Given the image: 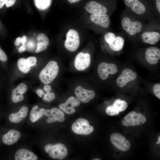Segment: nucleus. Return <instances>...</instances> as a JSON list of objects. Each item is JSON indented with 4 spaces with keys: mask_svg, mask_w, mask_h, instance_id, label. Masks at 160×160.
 <instances>
[{
    "mask_svg": "<svg viewBox=\"0 0 160 160\" xmlns=\"http://www.w3.org/2000/svg\"><path fill=\"white\" fill-rule=\"evenodd\" d=\"M59 71V68L57 62L51 61L40 72L39 79L42 83L49 84L57 77Z\"/></svg>",
    "mask_w": 160,
    "mask_h": 160,
    "instance_id": "f257e3e1",
    "label": "nucleus"
},
{
    "mask_svg": "<svg viewBox=\"0 0 160 160\" xmlns=\"http://www.w3.org/2000/svg\"><path fill=\"white\" fill-rule=\"evenodd\" d=\"M44 150L49 153V156L53 159L63 160L68 154V150L66 146L61 143L54 145L48 144L45 146Z\"/></svg>",
    "mask_w": 160,
    "mask_h": 160,
    "instance_id": "f03ea898",
    "label": "nucleus"
},
{
    "mask_svg": "<svg viewBox=\"0 0 160 160\" xmlns=\"http://www.w3.org/2000/svg\"><path fill=\"white\" fill-rule=\"evenodd\" d=\"M146 121V119L144 116L140 113L132 111L124 117L122 124L126 127L135 126L143 124Z\"/></svg>",
    "mask_w": 160,
    "mask_h": 160,
    "instance_id": "7ed1b4c3",
    "label": "nucleus"
},
{
    "mask_svg": "<svg viewBox=\"0 0 160 160\" xmlns=\"http://www.w3.org/2000/svg\"><path fill=\"white\" fill-rule=\"evenodd\" d=\"M71 129L75 133L82 135H89L94 130L87 119L81 118L78 119L73 124Z\"/></svg>",
    "mask_w": 160,
    "mask_h": 160,
    "instance_id": "20e7f679",
    "label": "nucleus"
},
{
    "mask_svg": "<svg viewBox=\"0 0 160 160\" xmlns=\"http://www.w3.org/2000/svg\"><path fill=\"white\" fill-rule=\"evenodd\" d=\"M66 37L64 43L65 48L71 52L76 51L80 44V39L78 32L74 29H70L66 34Z\"/></svg>",
    "mask_w": 160,
    "mask_h": 160,
    "instance_id": "39448f33",
    "label": "nucleus"
},
{
    "mask_svg": "<svg viewBox=\"0 0 160 160\" xmlns=\"http://www.w3.org/2000/svg\"><path fill=\"white\" fill-rule=\"evenodd\" d=\"M111 140L113 145L118 149L124 151L129 150L131 147L129 141L123 135L115 133L111 136Z\"/></svg>",
    "mask_w": 160,
    "mask_h": 160,
    "instance_id": "423d86ee",
    "label": "nucleus"
},
{
    "mask_svg": "<svg viewBox=\"0 0 160 160\" xmlns=\"http://www.w3.org/2000/svg\"><path fill=\"white\" fill-rule=\"evenodd\" d=\"M123 29L129 35L133 36L140 32L142 28V25L138 21H131L129 18L126 17L121 21Z\"/></svg>",
    "mask_w": 160,
    "mask_h": 160,
    "instance_id": "0eeeda50",
    "label": "nucleus"
},
{
    "mask_svg": "<svg viewBox=\"0 0 160 160\" xmlns=\"http://www.w3.org/2000/svg\"><path fill=\"white\" fill-rule=\"evenodd\" d=\"M118 71L116 65L113 63H108L105 62L100 63L97 67V72L100 78L102 79H106L108 75L114 74Z\"/></svg>",
    "mask_w": 160,
    "mask_h": 160,
    "instance_id": "6e6552de",
    "label": "nucleus"
},
{
    "mask_svg": "<svg viewBox=\"0 0 160 160\" xmlns=\"http://www.w3.org/2000/svg\"><path fill=\"white\" fill-rule=\"evenodd\" d=\"M90 64V56L88 53H79L76 55L74 61V66L79 71L87 69Z\"/></svg>",
    "mask_w": 160,
    "mask_h": 160,
    "instance_id": "1a4fd4ad",
    "label": "nucleus"
},
{
    "mask_svg": "<svg viewBox=\"0 0 160 160\" xmlns=\"http://www.w3.org/2000/svg\"><path fill=\"white\" fill-rule=\"evenodd\" d=\"M137 75L136 73L131 69L126 68L117 78V85L119 87H123L128 82L134 80Z\"/></svg>",
    "mask_w": 160,
    "mask_h": 160,
    "instance_id": "9d476101",
    "label": "nucleus"
},
{
    "mask_svg": "<svg viewBox=\"0 0 160 160\" xmlns=\"http://www.w3.org/2000/svg\"><path fill=\"white\" fill-rule=\"evenodd\" d=\"M80 103V102L78 98L71 96L68 98L65 103L60 104L59 108L65 113L71 114L76 111L74 108L79 106Z\"/></svg>",
    "mask_w": 160,
    "mask_h": 160,
    "instance_id": "9b49d317",
    "label": "nucleus"
},
{
    "mask_svg": "<svg viewBox=\"0 0 160 160\" xmlns=\"http://www.w3.org/2000/svg\"><path fill=\"white\" fill-rule=\"evenodd\" d=\"M75 94L79 100L84 103L88 102L95 96V93L93 91L85 89L81 86L76 87Z\"/></svg>",
    "mask_w": 160,
    "mask_h": 160,
    "instance_id": "f8f14e48",
    "label": "nucleus"
},
{
    "mask_svg": "<svg viewBox=\"0 0 160 160\" xmlns=\"http://www.w3.org/2000/svg\"><path fill=\"white\" fill-rule=\"evenodd\" d=\"M20 137L21 134L19 131L11 129L1 136V140L4 144L10 145L17 142Z\"/></svg>",
    "mask_w": 160,
    "mask_h": 160,
    "instance_id": "ddd939ff",
    "label": "nucleus"
},
{
    "mask_svg": "<svg viewBox=\"0 0 160 160\" xmlns=\"http://www.w3.org/2000/svg\"><path fill=\"white\" fill-rule=\"evenodd\" d=\"M147 62L151 64L157 63L160 58V50L156 47H151L147 48L145 52Z\"/></svg>",
    "mask_w": 160,
    "mask_h": 160,
    "instance_id": "4468645a",
    "label": "nucleus"
},
{
    "mask_svg": "<svg viewBox=\"0 0 160 160\" xmlns=\"http://www.w3.org/2000/svg\"><path fill=\"white\" fill-rule=\"evenodd\" d=\"M84 8L87 11L92 14H105L107 12L105 6L95 1L88 2Z\"/></svg>",
    "mask_w": 160,
    "mask_h": 160,
    "instance_id": "2eb2a0df",
    "label": "nucleus"
},
{
    "mask_svg": "<svg viewBox=\"0 0 160 160\" xmlns=\"http://www.w3.org/2000/svg\"><path fill=\"white\" fill-rule=\"evenodd\" d=\"M124 1L126 6L137 14L141 15L145 12L144 5L139 0H124Z\"/></svg>",
    "mask_w": 160,
    "mask_h": 160,
    "instance_id": "dca6fc26",
    "label": "nucleus"
},
{
    "mask_svg": "<svg viewBox=\"0 0 160 160\" xmlns=\"http://www.w3.org/2000/svg\"><path fill=\"white\" fill-rule=\"evenodd\" d=\"M90 18L92 21L101 27L106 28L109 25V18L105 14H92Z\"/></svg>",
    "mask_w": 160,
    "mask_h": 160,
    "instance_id": "f3484780",
    "label": "nucleus"
},
{
    "mask_svg": "<svg viewBox=\"0 0 160 160\" xmlns=\"http://www.w3.org/2000/svg\"><path fill=\"white\" fill-rule=\"evenodd\" d=\"M16 160H37V157L33 152L24 148L18 150L15 155Z\"/></svg>",
    "mask_w": 160,
    "mask_h": 160,
    "instance_id": "a211bd4d",
    "label": "nucleus"
},
{
    "mask_svg": "<svg viewBox=\"0 0 160 160\" xmlns=\"http://www.w3.org/2000/svg\"><path fill=\"white\" fill-rule=\"evenodd\" d=\"M64 116V114L61 110L57 108H53L50 110V115L46 121L49 123L57 121L62 122L65 120Z\"/></svg>",
    "mask_w": 160,
    "mask_h": 160,
    "instance_id": "6ab92c4d",
    "label": "nucleus"
},
{
    "mask_svg": "<svg viewBox=\"0 0 160 160\" xmlns=\"http://www.w3.org/2000/svg\"><path fill=\"white\" fill-rule=\"evenodd\" d=\"M28 111V108L23 106L17 112L10 114L8 116V119L11 123H19L27 116Z\"/></svg>",
    "mask_w": 160,
    "mask_h": 160,
    "instance_id": "aec40b11",
    "label": "nucleus"
},
{
    "mask_svg": "<svg viewBox=\"0 0 160 160\" xmlns=\"http://www.w3.org/2000/svg\"><path fill=\"white\" fill-rule=\"evenodd\" d=\"M143 41L150 44H154L158 42L160 39V34L156 32H147L142 35Z\"/></svg>",
    "mask_w": 160,
    "mask_h": 160,
    "instance_id": "412c9836",
    "label": "nucleus"
},
{
    "mask_svg": "<svg viewBox=\"0 0 160 160\" xmlns=\"http://www.w3.org/2000/svg\"><path fill=\"white\" fill-rule=\"evenodd\" d=\"M37 47L36 50V53H40L46 49L49 44V40L48 37L44 33L39 34L37 37Z\"/></svg>",
    "mask_w": 160,
    "mask_h": 160,
    "instance_id": "4be33fe9",
    "label": "nucleus"
},
{
    "mask_svg": "<svg viewBox=\"0 0 160 160\" xmlns=\"http://www.w3.org/2000/svg\"><path fill=\"white\" fill-rule=\"evenodd\" d=\"M37 105L34 106L31 109L30 114V119L33 123L35 122L41 118L44 114L45 110L44 108H41L39 110Z\"/></svg>",
    "mask_w": 160,
    "mask_h": 160,
    "instance_id": "5701e85b",
    "label": "nucleus"
},
{
    "mask_svg": "<svg viewBox=\"0 0 160 160\" xmlns=\"http://www.w3.org/2000/svg\"><path fill=\"white\" fill-rule=\"evenodd\" d=\"M124 40L121 37L118 36L116 37L114 41L111 44H109L110 48L112 50L118 51L123 48Z\"/></svg>",
    "mask_w": 160,
    "mask_h": 160,
    "instance_id": "b1692460",
    "label": "nucleus"
},
{
    "mask_svg": "<svg viewBox=\"0 0 160 160\" xmlns=\"http://www.w3.org/2000/svg\"><path fill=\"white\" fill-rule=\"evenodd\" d=\"M17 66L20 71L24 73H28L30 69L27 59L22 58L19 59L17 62Z\"/></svg>",
    "mask_w": 160,
    "mask_h": 160,
    "instance_id": "393cba45",
    "label": "nucleus"
},
{
    "mask_svg": "<svg viewBox=\"0 0 160 160\" xmlns=\"http://www.w3.org/2000/svg\"><path fill=\"white\" fill-rule=\"evenodd\" d=\"M34 2L37 8L40 10H44L49 6L51 0H34Z\"/></svg>",
    "mask_w": 160,
    "mask_h": 160,
    "instance_id": "a878e982",
    "label": "nucleus"
},
{
    "mask_svg": "<svg viewBox=\"0 0 160 160\" xmlns=\"http://www.w3.org/2000/svg\"><path fill=\"white\" fill-rule=\"evenodd\" d=\"M119 112L124 111L127 107V103L125 101L118 99L115 101L113 105Z\"/></svg>",
    "mask_w": 160,
    "mask_h": 160,
    "instance_id": "bb28decb",
    "label": "nucleus"
},
{
    "mask_svg": "<svg viewBox=\"0 0 160 160\" xmlns=\"http://www.w3.org/2000/svg\"><path fill=\"white\" fill-rule=\"evenodd\" d=\"M11 97L12 101L15 103L22 101L24 98L23 95L20 94L15 93L14 89H13L12 90Z\"/></svg>",
    "mask_w": 160,
    "mask_h": 160,
    "instance_id": "cd10ccee",
    "label": "nucleus"
},
{
    "mask_svg": "<svg viewBox=\"0 0 160 160\" xmlns=\"http://www.w3.org/2000/svg\"><path fill=\"white\" fill-rule=\"evenodd\" d=\"M14 89L16 93L23 95L27 90V87L24 83H21L18 85L16 88Z\"/></svg>",
    "mask_w": 160,
    "mask_h": 160,
    "instance_id": "c85d7f7f",
    "label": "nucleus"
},
{
    "mask_svg": "<svg viewBox=\"0 0 160 160\" xmlns=\"http://www.w3.org/2000/svg\"><path fill=\"white\" fill-rule=\"evenodd\" d=\"M107 114L111 116L118 115L119 113V111L113 105L108 107L106 111Z\"/></svg>",
    "mask_w": 160,
    "mask_h": 160,
    "instance_id": "c756f323",
    "label": "nucleus"
},
{
    "mask_svg": "<svg viewBox=\"0 0 160 160\" xmlns=\"http://www.w3.org/2000/svg\"><path fill=\"white\" fill-rule=\"evenodd\" d=\"M55 97V95L54 93L49 92L44 94L43 99L45 102H50L53 100Z\"/></svg>",
    "mask_w": 160,
    "mask_h": 160,
    "instance_id": "7c9ffc66",
    "label": "nucleus"
},
{
    "mask_svg": "<svg viewBox=\"0 0 160 160\" xmlns=\"http://www.w3.org/2000/svg\"><path fill=\"white\" fill-rule=\"evenodd\" d=\"M115 38V35L114 33L112 32L107 33L104 36L105 40L108 44L112 43Z\"/></svg>",
    "mask_w": 160,
    "mask_h": 160,
    "instance_id": "2f4dec72",
    "label": "nucleus"
},
{
    "mask_svg": "<svg viewBox=\"0 0 160 160\" xmlns=\"http://www.w3.org/2000/svg\"><path fill=\"white\" fill-rule=\"evenodd\" d=\"M153 92L155 96L159 99H160V84H155L153 88Z\"/></svg>",
    "mask_w": 160,
    "mask_h": 160,
    "instance_id": "473e14b6",
    "label": "nucleus"
},
{
    "mask_svg": "<svg viewBox=\"0 0 160 160\" xmlns=\"http://www.w3.org/2000/svg\"><path fill=\"white\" fill-rule=\"evenodd\" d=\"M28 63L30 67L34 66L36 63V58L34 57H30L27 59Z\"/></svg>",
    "mask_w": 160,
    "mask_h": 160,
    "instance_id": "72a5a7b5",
    "label": "nucleus"
},
{
    "mask_svg": "<svg viewBox=\"0 0 160 160\" xmlns=\"http://www.w3.org/2000/svg\"><path fill=\"white\" fill-rule=\"evenodd\" d=\"M26 47L28 50L32 51L35 48L36 44L33 41H29L27 43Z\"/></svg>",
    "mask_w": 160,
    "mask_h": 160,
    "instance_id": "f704fd0d",
    "label": "nucleus"
},
{
    "mask_svg": "<svg viewBox=\"0 0 160 160\" xmlns=\"http://www.w3.org/2000/svg\"><path fill=\"white\" fill-rule=\"evenodd\" d=\"M7 60V55L0 47V60L3 62H6Z\"/></svg>",
    "mask_w": 160,
    "mask_h": 160,
    "instance_id": "c9c22d12",
    "label": "nucleus"
},
{
    "mask_svg": "<svg viewBox=\"0 0 160 160\" xmlns=\"http://www.w3.org/2000/svg\"><path fill=\"white\" fill-rule=\"evenodd\" d=\"M16 0H5V4L7 7L12 6L15 3Z\"/></svg>",
    "mask_w": 160,
    "mask_h": 160,
    "instance_id": "e433bc0d",
    "label": "nucleus"
},
{
    "mask_svg": "<svg viewBox=\"0 0 160 160\" xmlns=\"http://www.w3.org/2000/svg\"><path fill=\"white\" fill-rule=\"evenodd\" d=\"M22 43V39L21 37H18L15 39L14 42L15 45L17 47L19 46Z\"/></svg>",
    "mask_w": 160,
    "mask_h": 160,
    "instance_id": "4c0bfd02",
    "label": "nucleus"
},
{
    "mask_svg": "<svg viewBox=\"0 0 160 160\" xmlns=\"http://www.w3.org/2000/svg\"><path fill=\"white\" fill-rule=\"evenodd\" d=\"M26 49V47L25 43H22L21 45L19 47L18 51L19 53H22L24 52Z\"/></svg>",
    "mask_w": 160,
    "mask_h": 160,
    "instance_id": "58836bf2",
    "label": "nucleus"
},
{
    "mask_svg": "<svg viewBox=\"0 0 160 160\" xmlns=\"http://www.w3.org/2000/svg\"><path fill=\"white\" fill-rule=\"evenodd\" d=\"M51 89V86L48 84H45L44 86V89L46 93L50 92Z\"/></svg>",
    "mask_w": 160,
    "mask_h": 160,
    "instance_id": "ea45409f",
    "label": "nucleus"
},
{
    "mask_svg": "<svg viewBox=\"0 0 160 160\" xmlns=\"http://www.w3.org/2000/svg\"><path fill=\"white\" fill-rule=\"evenodd\" d=\"M36 93L40 97H42L44 94V93L43 90L41 89H36Z\"/></svg>",
    "mask_w": 160,
    "mask_h": 160,
    "instance_id": "a19ab883",
    "label": "nucleus"
},
{
    "mask_svg": "<svg viewBox=\"0 0 160 160\" xmlns=\"http://www.w3.org/2000/svg\"><path fill=\"white\" fill-rule=\"evenodd\" d=\"M155 4L156 8L159 12L160 13V0H155Z\"/></svg>",
    "mask_w": 160,
    "mask_h": 160,
    "instance_id": "79ce46f5",
    "label": "nucleus"
},
{
    "mask_svg": "<svg viewBox=\"0 0 160 160\" xmlns=\"http://www.w3.org/2000/svg\"><path fill=\"white\" fill-rule=\"evenodd\" d=\"M5 4V0H0V9L2 8Z\"/></svg>",
    "mask_w": 160,
    "mask_h": 160,
    "instance_id": "37998d69",
    "label": "nucleus"
},
{
    "mask_svg": "<svg viewBox=\"0 0 160 160\" xmlns=\"http://www.w3.org/2000/svg\"><path fill=\"white\" fill-rule=\"evenodd\" d=\"M70 3H73L77 2L80 0H68Z\"/></svg>",
    "mask_w": 160,
    "mask_h": 160,
    "instance_id": "c03bdc74",
    "label": "nucleus"
},
{
    "mask_svg": "<svg viewBox=\"0 0 160 160\" xmlns=\"http://www.w3.org/2000/svg\"><path fill=\"white\" fill-rule=\"evenodd\" d=\"M158 141L159 142V143H160V136L159 135L158 139Z\"/></svg>",
    "mask_w": 160,
    "mask_h": 160,
    "instance_id": "a18cd8bd",
    "label": "nucleus"
},
{
    "mask_svg": "<svg viewBox=\"0 0 160 160\" xmlns=\"http://www.w3.org/2000/svg\"><path fill=\"white\" fill-rule=\"evenodd\" d=\"M93 160H100V159H93Z\"/></svg>",
    "mask_w": 160,
    "mask_h": 160,
    "instance_id": "49530a36",
    "label": "nucleus"
},
{
    "mask_svg": "<svg viewBox=\"0 0 160 160\" xmlns=\"http://www.w3.org/2000/svg\"><path fill=\"white\" fill-rule=\"evenodd\" d=\"M1 28H2L1 25V23H0V31L1 29Z\"/></svg>",
    "mask_w": 160,
    "mask_h": 160,
    "instance_id": "de8ad7c7",
    "label": "nucleus"
},
{
    "mask_svg": "<svg viewBox=\"0 0 160 160\" xmlns=\"http://www.w3.org/2000/svg\"><path fill=\"white\" fill-rule=\"evenodd\" d=\"M156 143H157V144H159V142L158 141V142H156Z\"/></svg>",
    "mask_w": 160,
    "mask_h": 160,
    "instance_id": "09e8293b",
    "label": "nucleus"
}]
</instances>
